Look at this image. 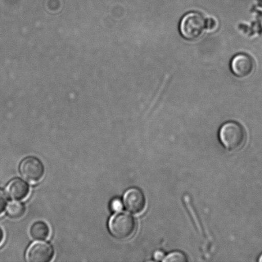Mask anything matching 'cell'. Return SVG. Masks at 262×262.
I'll list each match as a JSON object with an SVG mask.
<instances>
[{
	"label": "cell",
	"mask_w": 262,
	"mask_h": 262,
	"mask_svg": "<svg viewBox=\"0 0 262 262\" xmlns=\"http://www.w3.org/2000/svg\"><path fill=\"white\" fill-rule=\"evenodd\" d=\"M206 25V19L201 13L190 12L185 14L180 21L179 32L185 39L193 41L201 37Z\"/></svg>",
	"instance_id": "1"
},
{
	"label": "cell",
	"mask_w": 262,
	"mask_h": 262,
	"mask_svg": "<svg viewBox=\"0 0 262 262\" xmlns=\"http://www.w3.org/2000/svg\"><path fill=\"white\" fill-rule=\"evenodd\" d=\"M220 138L223 145L228 150H238L245 145L246 140V131L239 123L228 122L221 127Z\"/></svg>",
	"instance_id": "2"
},
{
	"label": "cell",
	"mask_w": 262,
	"mask_h": 262,
	"mask_svg": "<svg viewBox=\"0 0 262 262\" xmlns=\"http://www.w3.org/2000/svg\"><path fill=\"white\" fill-rule=\"evenodd\" d=\"M110 233L120 240L127 239L135 233L136 223L132 215L125 212H118L110 218L108 223Z\"/></svg>",
	"instance_id": "3"
},
{
	"label": "cell",
	"mask_w": 262,
	"mask_h": 262,
	"mask_svg": "<svg viewBox=\"0 0 262 262\" xmlns=\"http://www.w3.org/2000/svg\"><path fill=\"white\" fill-rule=\"evenodd\" d=\"M19 171L20 176L26 181L36 184L42 179L45 168L39 159L34 156H28L20 162Z\"/></svg>",
	"instance_id": "4"
},
{
	"label": "cell",
	"mask_w": 262,
	"mask_h": 262,
	"mask_svg": "<svg viewBox=\"0 0 262 262\" xmlns=\"http://www.w3.org/2000/svg\"><path fill=\"white\" fill-rule=\"evenodd\" d=\"M55 256L53 246L45 241H38L27 249L25 258L28 262H50Z\"/></svg>",
	"instance_id": "5"
},
{
	"label": "cell",
	"mask_w": 262,
	"mask_h": 262,
	"mask_svg": "<svg viewBox=\"0 0 262 262\" xmlns=\"http://www.w3.org/2000/svg\"><path fill=\"white\" fill-rule=\"evenodd\" d=\"M255 69V61L250 55L238 53L233 56L230 61V69L235 76L245 78L253 73Z\"/></svg>",
	"instance_id": "6"
},
{
	"label": "cell",
	"mask_w": 262,
	"mask_h": 262,
	"mask_svg": "<svg viewBox=\"0 0 262 262\" xmlns=\"http://www.w3.org/2000/svg\"><path fill=\"white\" fill-rule=\"evenodd\" d=\"M124 204L128 211L135 214H140L145 209V194L140 189H128L124 196Z\"/></svg>",
	"instance_id": "7"
},
{
	"label": "cell",
	"mask_w": 262,
	"mask_h": 262,
	"mask_svg": "<svg viewBox=\"0 0 262 262\" xmlns=\"http://www.w3.org/2000/svg\"><path fill=\"white\" fill-rule=\"evenodd\" d=\"M7 196L15 201H21L30 193V186L20 178L13 179L7 184L5 188Z\"/></svg>",
	"instance_id": "8"
},
{
	"label": "cell",
	"mask_w": 262,
	"mask_h": 262,
	"mask_svg": "<svg viewBox=\"0 0 262 262\" xmlns=\"http://www.w3.org/2000/svg\"><path fill=\"white\" fill-rule=\"evenodd\" d=\"M31 237L35 241L47 239L50 235V228L47 223L38 221L32 225L30 229Z\"/></svg>",
	"instance_id": "9"
},
{
	"label": "cell",
	"mask_w": 262,
	"mask_h": 262,
	"mask_svg": "<svg viewBox=\"0 0 262 262\" xmlns=\"http://www.w3.org/2000/svg\"><path fill=\"white\" fill-rule=\"evenodd\" d=\"M26 211L25 205L21 202L14 201L10 202L7 207V213L10 217L18 219L24 215Z\"/></svg>",
	"instance_id": "10"
},
{
	"label": "cell",
	"mask_w": 262,
	"mask_h": 262,
	"mask_svg": "<svg viewBox=\"0 0 262 262\" xmlns=\"http://www.w3.org/2000/svg\"><path fill=\"white\" fill-rule=\"evenodd\" d=\"M165 262H186L187 258L184 254L181 252H174L169 254L165 258L163 259Z\"/></svg>",
	"instance_id": "11"
},
{
	"label": "cell",
	"mask_w": 262,
	"mask_h": 262,
	"mask_svg": "<svg viewBox=\"0 0 262 262\" xmlns=\"http://www.w3.org/2000/svg\"><path fill=\"white\" fill-rule=\"evenodd\" d=\"M8 199L7 194L0 189V215L4 212L7 207Z\"/></svg>",
	"instance_id": "12"
},
{
	"label": "cell",
	"mask_w": 262,
	"mask_h": 262,
	"mask_svg": "<svg viewBox=\"0 0 262 262\" xmlns=\"http://www.w3.org/2000/svg\"><path fill=\"white\" fill-rule=\"evenodd\" d=\"M110 208L112 211L114 212H120L123 209V204L121 201L119 199H115L112 200L111 204H110Z\"/></svg>",
	"instance_id": "13"
},
{
	"label": "cell",
	"mask_w": 262,
	"mask_h": 262,
	"mask_svg": "<svg viewBox=\"0 0 262 262\" xmlns=\"http://www.w3.org/2000/svg\"><path fill=\"white\" fill-rule=\"evenodd\" d=\"M164 257V255L162 251H157L154 255V258L156 259L157 260H163Z\"/></svg>",
	"instance_id": "14"
},
{
	"label": "cell",
	"mask_w": 262,
	"mask_h": 262,
	"mask_svg": "<svg viewBox=\"0 0 262 262\" xmlns=\"http://www.w3.org/2000/svg\"><path fill=\"white\" fill-rule=\"evenodd\" d=\"M5 234L4 230H3L2 228L0 227V245H2L3 241L4 240Z\"/></svg>",
	"instance_id": "15"
},
{
	"label": "cell",
	"mask_w": 262,
	"mask_h": 262,
	"mask_svg": "<svg viewBox=\"0 0 262 262\" xmlns=\"http://www.w3.org/2000/svg\"><path fill=\"white\" fill-rule=\"evenodd\" d=\"M259 261L262 262V255L260 256V258H259Z\"/></svg>",
	"instance_id": "16"
}]
</instances>
